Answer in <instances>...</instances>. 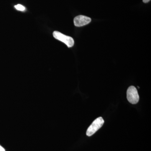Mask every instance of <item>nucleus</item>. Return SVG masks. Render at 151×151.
I'll use <instances>...</instances> for the list:
<instances>
[{"label": "nucleus", "mask_w": 151, "mask_h": 151, "mask_svg": "<svg viewBox=\"0 0 151 151\" xmlns=\"http://www.w3.org/2000/svg\"><path fill=\"white\" fill-rule=\"evenodd\" d=\"M127 98L129 103L136 104L138 103L139 97L137 88L134 86H130L127 91Z\"/></svg>", "instance_id": "7ed1b4c3"}, {"label": "nucleus", "mask_w": 151, "mask_h": 151, "mask_svg": "<svg viewBox=\"0 0 151 151\" xmlns=\"http://www.w3.org/2000/svg\"><path fill=\"white\" fill-rule=\"evenodd\" d=\"M0 151H5V149L2 146L0 145Z\"/></svg>", "instance_id": "423d86ee"}, {"label": "nucleus", "mask_w": 151, "mask_h": 151, "mask_svg": "<svg viewBox=\"0 0 151 151\" xmlns=\"http://www.w3.org/2000/svg\"><path fill=\"white\" fill-rule=\"evenodd\" d=\"M104 123V121L102 117H99L95 119L87 129L86 135L88 137L92 136L102 127Z\"/></svg>", "instance_id": "f257e3e1"}, {"label": "nucleus", "mask_w": 151, "mask_h": 151, "mask_svg": "<svg viewBox=\"0 0 151 151\" xmlns=\"http://www.w3.org/2000/svg\"><path fill=\"white\" fill-rule=\"evenodd\" d=\"M91 19L89 17L79 15L75 17L73 20V22L75 26L80 27L88 24L91 22Z\"/></svg>", "instance_id": "20e7f679"}, {"label": "nucleus", "mask_w": 151, "mask_h": 151, "mask_svg": "<svg viewBox=\"0 0 151 151\" xmlns=\"http://www.w3.org/2000/svg\"><path fill=\"white\" fill-rule=\"evenodd\" d=\"M53 36L55 38L65 43L68 47H72L74 45V40L73 38L70 36L65 35L58 31H54Z\"/></svg>", "instance_id": "f03ea898"}, {"label": "nucleus", "mask_w": 151, "mask_h": 151, "mask_svg": "<svg viewBox=\"0 0 151 151\" xmlns=\"http://www.w3.org/2000/svg\"><path fill=\"white\" fill-rule=\"evenodd\" d=\"M15 8L19 11H24L25 10V7L21 4H17L15 6Z\"/></svg>", "instance_id": "39448f33"}, {"label": "nucleus", "mask_w": 151, "mask_h": 151, "mask_svg": "<svg viewBox=\"0 0 151 151\" xmlns=\"http://www.w3.org/2000/svg\"><path fill=\"white\" fill-rule=\"evenodd\" d=\"M151 0H143V2L145 3H148Z\"/></svg>", "instance_id": "0eeeda50"}]
</instances>
